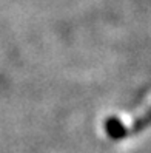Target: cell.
<instances>
[{"label": "cell", "instance_id": "obj_1", "mask_svg": "<svg viewBox=\"0 0 151 153\" xmlns=\"http://www.w3.org/2000/svg\"><path fill=\"white\" fill-rule=\"evenodd\" d=\"M151 121V90L125 110H117L108 114L102 122V133L110 141H120L144 130Z\"/></svg>", "mask_w": 151, "mask_h": 153}]
</instances>
